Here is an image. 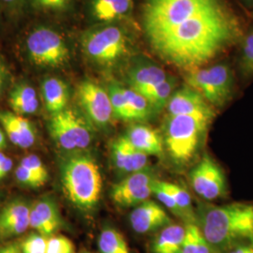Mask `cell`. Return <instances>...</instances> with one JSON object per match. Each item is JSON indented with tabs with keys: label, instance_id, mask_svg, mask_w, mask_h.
<instances>
[{
	"label": "cell",
	"instance_id": "obj_18",
	"mask_svg": "<svg viewBox=\"0 0 253 253\" xmlns=\"http://www.w3.org/2000/svg\"><path fill=\"white\" fill-rule=\"evenodd\" d=\"M0 123L13 145L21 148H29L34 145L35 129L27 118L14 113L0 111Z\"/></svg>",
	"mask_w": 253,
	"mask_h": 253
},
{
	"label": "cell",
	"instance_id": "obj_37",
	"mask_svg": "<svg viewBox=\"0 0 253 253\" xmlns=\"http://www.w3.org/2000/svg\"><path fill=\"white\" fill-rule=\"evenodd\" d=\"M225 253H253V240L236 245Z\"/></svg>",
	"mask_w": 253,
	"mask_h": 253
},
{
	"label": "cell",
	"instance_id": "obj_43",
	"mask_svg": "<svg viewBox=\"0 0 253 253\" xmlns=\"http://www.w3.org/2000/svg\"><path fill=\"white\" fill-rule=\"evenodd\" d=\"M1 1H3L4 3H7V4H13V3L18 2L19 0H1Z\"/></svg>",
	"mask_w": 253,
	"mask_h": 253
},
{
	"label": "cell",
	"instance_id": "obj_3",
	"mask_svg": "<svg viewBox=\"0 0 253 253\" xmlns=\"http://www.w3.org/2000/svg\"><path fill=\"white\" fill-rule=\"evenodd\" d=\"M61 183L67 198L81 210H91L100 201L101 172L89 156L77 155L66 161L61 169Z\"/></svg>",
	"mask_w": 253,
	"mask_h": 253
},
{
	"label": "cell",
	"instance_id": "obj_14",
	"mask_svg": "<svg viewBox=\"0 0 253 253\" xmlns=\"http://www.w3.org/2000/svg\"><path fill=\"white\" fill-rule=\"evenodd\" d=\"M168 117L196 115V114H215L214 107L206 99L189 85H185L173 92L167 103Z\"/></svg>",
	"mask_w": 253,
	"mask_h": 253
},
{
	"label": "cell",
	"instance_id": "obj_35",
	"mask_svg": "<svg viewBox=\"0 0 253 253\" xmlns=\"http://www.w3.org/2000/svg\"><path fill=\"white\" fill-rule=\"evenodd\" d=\"M15 176H16V179L21 184L27 186V187L39 188L45 184L43 181L41 180L36 174L30 172L28 169L22 165H19L17 167V169L15 171Z\"/></svg>",
	"mask_w": 253,
	"mask_h": 253
},
{
	"label": "cell",
	"instance_id": "obj_7",
	"mask_svg": "<svg viewBox=\"0 0 253 253\" xmlns=\"http://www.w3.org/2000/svg\"><path fill=\"white\" fill-rule=\"evenodd\" d=\"M31 62L42 68H59L70 59V50L63 37L49 27H38L26 42Z\"/></svg>",
	"mask_w": 253,
	"mask_h": 253
},
{
	"label": "cell",
	"instance_id": "obj_45",
	"mask_svg": "<svg viewBox=\"0 0 253 253\" xmlns=\"http://www.w3.org/2000/svg\"></svg>",
	"mask_w": 253,
	"mask_h": 253
},
{
	"label": "cell",
	"instance_id": "obj_23",
	"mask_svg": "<svg viewBox=\"0 0 253 253\" xmlns=\"http://www.w3.org/2000/svg\"><path fill=\"white\" fill-rule=\"evenodd\" d=\"M186 229L180 224H170L161 230L154 241L153 253H181Z\"/></svg>",
	"mask_w": 253,
	"mask_h": 253
},
{
	"label": "cell",
	"instance_id": "obj_29",
	"mask_svg": "<svg viewBox=\"0 0 253 253\" xmlns=\"http://www.w3.org/2000/svg\"><path fill=\"white\" fill-rule=\"evenodd\" d=\"M238 44V69L241 75L249 79L253 77V30L245 33Z\"/></svg>",
	"mask_w": 253,
	"mask_h": 253
},
{
	"label": "cell",
	"instance_id": "obj_40",
	"mask_svg": "<svg viewBox=\"0 0 253 253\" xmlns=\"http://www.w3.org/2000/svg\"><path fill=\"white\" fill-rule=\"evenodd\" d=\"M5 76H6V72H5V67L2 63L1 59H0V93L3 89L4 86V83H5Z\"/></svg>",
	"mask_w": 253,
	"mask_h": 253
},
{
	"label": "cell",
	"instance_id": "obj_33",
	"mask_svg": "<svg viewBox=\"0 0 253 253\" xmlns=\"http://www.w3.org/2000/svg\"><path fill=\"white\" fill-rule=\"evenodd\" d=\"M46 253H74V245L67 236L54 235L48 238Z\"/></svg>",
	"mask_w": 253,
	"mask_h": 253
},
{
	"label": "cell",
	"instance_id": "obj_24",
	"mask_svg": "<svg viewBox=\"0 0 253 253\" xmlns=\"http://www.w3.org/2000/svg\"><path fill=\"white\" fill-rule=\"evenodd\" d=\"M176 80L169 76L165 81L145 90L142 94L150 103L154 112H161L167 106V103L175 91Z\"/></svg>",
	"mask_w": 253,
	"mask_h": 253
},
{
	"label": "cell",
	"instance_id": "obj_25",
	"mask_svg": "<svg viewBox=\"0 0 253 253\" xmlns=\"http://www.w3.org/2000/svg\"><path fill=\"white\" fill-rule=\"evenodd\" d=\"M161 184L163 188L172 195L176 205L180 208L186 223H196V212L194 211V208L192 206L190 193L179 185L173 183L161 181Z\"/></svg>",
	"mask_w": 253,
	"mask_h": 253
},
{
	"label": "cell",
	"instance_id": "obj_39",
	"mask_svg": "<svg viewBox=\"0 0 253 253\" xmlns=\"http://www.w3.org/2000/svg\"><path fill=\"white\" fill-rule=\"evenodd\" d=\"M0 253H22V251L16 243H9L0 247Z\"/></svg>",
	"mask_w": 253,
	"mask_h": 253
},
{
	"label": "cell",
	"instance_id": "obj_9",
	"mask_svg": "<svg viewBox=\"0 0 253 253\" xmlns=\"http://www.w3.org/2000/svg\"><path fill=\"white\" fill-rule=\"evenodd\" d=\"M190 178L192 189L203 199L214 201L226 195L225 174L220 166L208 155L204 156L193 168Z\"/></svg>",
	"mask_w": 253,
	"mask_h": 253
},
{
	"label": "cell",
	"instance_id": "obj_30",
	"mask_svg": "<svg viewBox=\"0 0 253 253\" xmlns=\"http://www.w3.org/2000/svg\"><path fill=\"white\" fill-rule=\"evenodd\" d=\"M108 93L113 107L114 117L124 121H134L122 90V85H119L118 84H110Z\"/></svg>",
	"mask_w": 253,
	"mask_h": 253
},
{
	"label": "cell",
	"instance_id": "obj_13",
	"mask_svg": "<svg viewBox=\"0 0 253 253\" xmlns=\"http://www.w3.org/2000/svg\"><path fill=\"white\" fill-rule=\"evenodd\" d=\"M169 77L163 68L145 57H136L127 70L129 87L139 93L153 87Z\"/></svg>",
	"mask_w": 253,
	"mask_h": 253
},
{
	"label": "cell",
	"instance_id": "obj_26",
	"mask_svg": "<svg viewBox=\"0 0 253 253\" xmlns=\"http://www.w3.org/2000/svg\"><path fill=\"white\" fill-rule=\"evenodd\" d=\"M181 253H215L196 223L186 224Z\"/></svg>",
	"mask_w": 253,
	"mask_h": 253
},
{
	"label": "cell",
	"instance_id": "obj_34",
	"mask_svg": "<svg viewBox=\"0 0 253 253\" xmlns=\"http://www.w3.org/2000/svg\"><path fill=\"white\" fill-rule=\"evenodd\" d=\"M20 165L26 167L30 172L36 174L37 176L46 183L48 179V171L45 165L41 161V159L36 155H28L25 157Z\"/></svg>",
	"mask_w": 253,
	"mask_h": 253
},
{
	"label": "cell",
	"instance_id": "obj_8",
	"mask_svg": "<svg viewBox=\"0 0 253 253\" xmlns=\"http://www.w3.org/2000/svg\"><path fill=\"white\" fill-rule=\"evenodd\" d=\"M49 131L55 144L69 151L85 149L93 140L89 124L73 109H64L52 115Z\"/></svg>",
	"mask_w": 253,
	"mask_h": 253
},
{
	"label": "cell",
	"instance_id": "obj_41",
	"mask_svg": "<svg viewBox=\"0 0 253 253\" xmlns=\"http://www.w3.org/2000/svg\"><path fill=\"white\" fill-rule=\"evenodd\" d=\"M6 146V138H5V134L4 132L0 129V150L5 148Z\"/></svg>",
	"mask_w": 253,
	"mask_h": 253
},
{
	"label": "cell",
	"instance_id": "obj_15",
	"mask_svg": "<svg viewBox=\"0 0 253 253\" xmlns=\"http://www.w3.org/2000/svg\"><path fill=\"white\" fill-rule=\"evenodd\" d=\"M111 153L113 163L120 172L130 174L147 169L148 156L136 149L125 135L112 143Z\"/></svg>",
	"mask_w": 253,
	"mask_h": 253
},
{
	"label": "cell",
	"instance_id": "obj_16",
	"mask_svg": "<svg viewBox=\"0 0 253 253\" xmlns=\"http://www.w3.org/2000/svg\"><path fill=\"white\" fill-rule=\"evenodd\" d=\"M31 208L24 201H13L0 210V237L24 234L29 227Z\"/></svg>",
	"mask_w": 253,
	"mask_h": 253
},
{
	"label": "cell",
	"instance_id": "obj_4",
	"mask_svg": "<svg viewBox=\"0 0 253 253\" xmlns=\"http://www.w3.org/2000/svg\"><path fill=\"white\" fill-rule=\"evenodd\" d=\"M214 117L215 114L168 117L163 141L174 163L180 165L190 163Z\"/></svg>",
	"mask_w": 253,
	"mask_h": 253
},
{
	"label": "cell",
	"instance_id": "obj_27",
	"mask_svg": "<svg viewBox=\"0 0 253 253\" xmlns=\"http://www.w3.org/2000/svg\"><path fill=\"white\" fill-rule=\"evenodd\" d=\"M98 245L100 253H130L126 239L114 228L107 227L101 231Z\"/></svg>",
	"mask_w": 253,
	"mask_h": 253
},
{
	"label": "cell",
	"instance_id": "obj_28",
	"mask_svg": "<svg viewBox=\"0 0 253 253\" xmlns=\"http://www.w3.org/2000/svg\"><path fill=\"white\" fill-rule=\"evenodd\" d=\"M122 90L134 121H144L150 118L154 113L153 109L142 94L130 87L125 86H122Z\"/></svg>",
	"mask_w": 253,
	"mask_h": 253
},
{
	"label": "cell",
	"instance_id": "obj_17",
	"mask_svg": "<svg viewBox=\"0 0 253 253\" xmlns=\"http://www.w3.org/2000/svg\"><path fill=\"white\" fill-rule=\"evenodd\" d=\"M29 227L48 238L55 235L61 227V217L55 203L49 198L38 201L31 208Z\"/></svg>",
	"mask_w": 253,
	"mask_h": 253
},
{
	"label": "cell",
	"instance_id": "obj_32",
	"mask_svg": "<svg viewBox=\"0 0 253 253\" xmlns=\"http://www.w3.org/2000/svg\"><path fill=\"white\" fill-rule=\"evenodd\" d=\"M153 194L157 197V199L159 200L161 203H163V205L172 212L173 215L180 217L184 220V216L180 208H178V206L176 205L172 195L162 186L161 181L156 180L154 182Z\"/></svg>",
	"mask_w": 253,
	"mask_h": 253
},
{
	"label": "cell",
	"instance_id": "obj_36",
	"mask_svg": "<svg viewBox=\"0 0 253 253\" xmlns=\"http://www.w3.org/2000/svg\"><path fill=\"white\" fill-rule=\"evenodd\" d=\"M72 0H33L34 6L44 10H62L67 9Z\"/></svg>",
	"mask_w": 253,
	"mask_h": 253
},
{
	"label": "cell",
	"instance_id": "obj_12",
	"mask_svg": "<svg viewBox=\"0 0 253 253\" xmlns=\"http://www.w3.org/2000/svg\"><path fill=\"white\" fill-rule=\"evenodd\" d=\"M129 222L133 231L142 235L162 230L172 223L164 208L151 200L136 206L129 215Z\"/></svg>",
	"mask_w": 253,
	"mask_h": 253
},
{
	"label": "cell",
	"instance_id": "obj_19",
	"mask_svg": "<svg viewBox=\"0 0 253 253\" xmlns=\"http://www.w3.org/2000/svg\"><path fill=\"white\" fill-rule=\"evenodd\" d=\"M125 136L136 149L146 154L148 157H163L164 154L163 138L152 126L145 124H135L128 128Z\"/></svg>",
	"mask_w": 253,
	"mask_h": 253
},
{
	"label": "cell",
	"instance_id": "obj_11",
	"mask_svg": "<svg viewBox=\"0 0 253 253\" xmlns=\"http://www.w3.org/2000/svg\"><path fill=\"white\" fill-rule=\"evenodd\" d=\"M155 181L154 174L148 168L130 173L113 187L111 198L119 207H136L149 200L153 194Z\"/></svg>",
	"mask_w": 253,
	"mask_h": 253
},
{
	"label": "cell",
	"instance_id": "obj_31",
	"mask_svg": "<svg viewBox=\"0 0 253 253\" xmlns=\"http://www.w3.org/2000/svg\"><path fill=\"white\" fill-rule=\"evenodd\" d=\"M48 237L37 232L27 235L20 246L22 253H46Z\"/></svg>",
	"mask_w": 253,
	"mask_h": 253
},
{
	"label": "cell",
	"instance_id": "obj_1",
	"mask_svg": "<svg viewBox=\"0 0 253 253\" xmlns=\"http://www.w3.org/2000/svg\"><path fill=\"white\" fill-rule=\"evenodd\" d=\"M141 22L154 53L184 73L205 67L245 34L224 0H144Z\"/></svg>",
	"mask_w": 253,
	"mask_h": 253
},
{
	"label": "cell",
	"instance_id": "obj_2",
	"mask_svg": "<svg viewBox=\"0 0 253 253\" xmlns=\"http://www.w3.org/2000/svg\"><path fill=\"white\" fill-rule=\"evenodd\" d=\"M196 224L215 253H225L236 245L253 240V206L200 205Z\"/></svg>",
	"mask_w": 253,
	"mask_h": 253
},
{
	"label": "cell",
	"instance_id": "obj_42",
	"mask_svg": "<svg viewBox=\"0 0 253 253\" xmlns=\"http://www.w3.org/2000/svg\"><path fill=\"white\" fill-rule=\"evenodd\" d=\"M248 8H253V0H240Z\"/></svg>",
	"mask_w": 253,
	"mask_h": 253
},
{
	"label": "cell",
	"instance_id": "obj_22",
	"mask_svg": "<svg viewBox=\"0 0 253 253\" xmlns=\"http://www.w3.org/2000/svg\"><path fill=\"white\" fill-rule=\"evenodd\" d=\"M9 102L13 113L19 116L33 115L39 109L36 91L27 84H20L14 87L10 93Z\"/></svg>",
	"mask_w": 253,
	"mask_h": 253
},
{
	"label": "cell",
	"instance_id": "obj_20",
	"mask_svg": "<svg viewBox=\"0 0 253 253\" xmlns=\"http://www.w3.org/2000/svg\"><path fill=\"white\" fill-rule=\"evenodd\" d=\"M133 9V0H91V15L97 21L112 23L126 18Z\"/></svg>",
	"mask_w": 253,
	"mask_h": 253
},
{
	"label": "cell",
	"instance_id": "obj_21",
	"mask_svg": "<svg viewBox=\"0 0 253 253\" xmlns=\"http://www.w3.org/2000/svg\"><path fill=\"white\" fill-rule=\"evenodd\" d=\"M42 93L46 109L54 115L67 108L69 102V88L65 82L59 78L50 77L42 84Z\"/></svg>",
	"mask_w": 253,
	"mask_h": 253
},
{
	"label": "cell",
	"instance_id": "obj_6",
	"mask_svg": "<svg viewBox=\"0 0 253 253\" xmlns=\"http://www.w3.org/2000/svg\"><path fill=\"white\" fill-rule=\"evenodd\" d=\"M83 52L97 65L112 67L125 58L129 42L125 30L117 25H105L88 31L82 41Z\"/></svg>",
	"mask_w": 253,
	"mask_h": 253
},
{
	"label": "cell",
	"instance_id": "obj_5",
	"mask_svg": "<svg viewBox=\"0 0 253 253\" xmlns=\"http://www.w3.org/2000/svg\"><path fill=\"white\" fill-rule=\"evenodd\" d=\"M184 73L187 85L199 92L213 107H224L234 98L235 73L228 63L220 62Z\"/></svg>",
	"mask_w": 253,
	"mask_h": 253
},
{
	"label": "cell",
	"instance_id": "obj_10",
	"mask_svg": "<svg viewBox=\"0 0 253 253\" xmlns=\"http://www.w3.org/2000/svg\"><path fill=\"white\" fill-rule=\"evenodd\" d=\"M77 99L91 123L105 126L114 117L108 91L91 80L82 81L77 87Z\"/></svg>",
	"mask_w": 253,
	"mask_h": 253
},
{
	"label": "cell",
	"instance_id": "obj_44",
	"mask_svg": "<svg viewBox=\"0 0 253 253\" xmlns=\"http://www.w3.org/2000/svg\"><path fill=\"white\" fill-rule=\"evenodd\" d=\"M5 157H6V156H5L4 154L2 153V152H0V162H1Z\"/></svg>",
	"mask_w": 253,
	"mask_h": 253
},
{
	"label": "cell",
	"instance_id": "obj_38",
	"mask_svg": "<svg viewBox=\"0 0 253 253\" xmlns=\"http://www.w3.org/2000/svg\"><path fill=\"white\" fill-rule=\"evenodd\" d=\"M12 168V161L9 159V157H5L1 162H0V180H2L8 172L11 170Z\"/></svg>",
	"mask_w": 253,
	"mask_h": 253
}]
</instances>
